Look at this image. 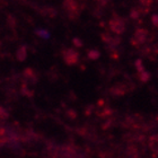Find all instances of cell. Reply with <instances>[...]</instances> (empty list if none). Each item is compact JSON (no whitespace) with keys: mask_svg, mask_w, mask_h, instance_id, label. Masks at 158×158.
Returning <instances> with one entry per match:
<instances>
[{"mask_svg":"<svg viewBox=\"0 0 158 158\" xmlns=\"http://www.w3.org/2000/svg\"><path fill=\"white\" fill-rule=\"evenodd\" d=\"M149 31L146 28H137L133 33V36L131 39V45L135 46V49L141 48L142 45L147 44L149 37Z\"/></svg>","mask_w":158,"mask_h":158,"instance_id":"obj_1","label":"cell"},{"mask_svg":"<svg viewBox=\"0 0 158 158\" xmlns=\"http://www.w3.org/2000/svg\"><path fill=\"white\" fill-rule=\"evenodd\" d=\"M109 27H110V30L112 31L115 35H121V34H123L125 32V28H127L124 19H123L121 16L116 15V14H114L112 18L110 19Z\"/></svg>","mask_w":158,"mask_h":158,"instance_id":"obj_2","label":"cell"},{"mask_svg":"<svg viewBox=\"0 0 158 158\" xmlns=\"http://www.w3.org/2000/svg\"><path fill=\"white\" fill-rule=\"evenodd\" d=\"M62 58L68 66H75L79 62V52L75 49L62 50Z\"/></svg>","mask_w":158,"mask_h":158,"instance_id":"obj_3","label":"cell"},{"mask_svg":"<svg viewBox=\"0 0 158 158\" xmlns=\"http://www.w3.org/2000/svg\"><path fill=\"white\" fill-rule=\"evenodd\" d=\"M139 156H140V152L138 148L132 143L127 146V148H124L122 152V158H139Z\"/></svg>","mask_w":158,"mask_h":158,"instance_id":"obj_4","label":"cell"},{"mask_svg":"<svg viewBox=\"0 0 158 158\" xmlns=\"http://www.w3.org/2000/svg\"><path fill=\"white\" fill-rule=\"evenodd\" d=\"M148 148L152 152V155L154 158L158 157V133L152 135L148 139Z\"/></svg>","mask_w":158,"mask_h":158,"instance_id":"obj_5","label":"cell"},{"mask_svg":"<svg viewBox=\"0 0 158 158\" xmlns=\"http://www.w3.org/2000/svg\"><path fill=\"white\" fill-rule=\"evenodd\" d=\"M16 58L18 61H25L27 58V48L25 45H22L19 46L16 51Z\"/></svg>","mask_w":158,"mask_h":158,"instance_id":"obj_6","label":"cell"},{"mask_svg":"<svg viewBox=\"0 0 158 158\" xmlns=\"http://www.w3.org/2000/svg\"><path fill=\"white\" fill-rule=\"evenodd\" d=\"M138 78L139 80L141 82H147L150 80V78H152V75H150V73H148V71H142V73H138Z\"/></svg>","mask_w":158,"mask_h":158,"instance_id":"obj_7","label":"cell"},{"mask_svg":"<svg viewBox=\"0 0 158 158\" xmlns=\"http://www.w3.org/2000/svg\"><path fill=\"white\" fill-rule=\"evenodd\" d=\"M101 56V53H99L98 50H95V49H92L89 50L88 52H87V56H88L89 59L92 60H97Z\"/></svg>","mask_w":158,"mask_h":158,"instance_id":"obj_8","label":"cell"},{"mask_svg":"<svg viewBox=\"0 0 158 158\" xmlns=\"http://www.w3.org/2000/svg\"><path fill=\"white\" fill-rule=\"evenodd\" d=\"M9 118V112L8 110L5 109L3 106H0V121H6Z\"/></svg>","mask_w":158,"mask_h":158,"instance_id":"obj_9","label":"cell"},{"mask_svg":"<svg viewBox=\"0 0 158 158\" xmlns=\"http://www.w3.org/2000/svg\"><path fill=\"white\" fill-rule=\"evenodd\" d=\"M135 67L138 73H142V71H145V66H143V62H142V59H137L135 61Z\"/></svg>","mask_w":158,"mask_h":158,"instance_id":"obj_10","label":"cell"},{"mask_svg":"<svg viewBox=\"0 0 158 158\" xmlns=\"http://www.w3.org/2000/svg\"><path fill=\"white\" fill-rule=\"evenodd\" d=\"M35 33H36L37 36H40L41 39H44V40L50 39V36H51L49 32H48V31H45V30H37Z\"/></svg>","mask_w":158,"mask_h":158,"instance_id":"obj_11","label":"cell"},{"mask_svg":"<svg viewBox=\"0 0 158 158\" xmlns=\"http://www.w3.org/2000/svg\"><path fill=\"white\" fill-rule=\"evenodd\" d=\"M66 115L68 116L71 121H73V120H76L77 116H78V114H77V112H75L73 110H68V111L66 112Z\"/></svg>","mask_w":158,"mask_h":158,"instance_id":"obj_12","label":"cell"},{"mask_svg":"<svg viewBox=\"0 0 158 158\" xmlns=\"http://www.w3.org/2000/svg\"><path fill=\"white\" fill-rule=\"evenodd\" d=\"M73 45L76 46V48H81L82 45H84V43H82V41L80 39H78V37H75V39L73 40Z\"/></svg>","mask_w":158,"mask_h":158,"instance_id":"obj_13","label":"cell"},{"mask_svg":"<svg viewBox=\"0 0 158 158\" xmlns=\"http://www.w3.org/2000/svg\"><path fill=\"white\" fill-rule=\"evenodd\" d=\"M152 24L156 27V28H158V14L152 15Z\"/></svg>","mask_w":158,"mask_h":158,"instance_id":"obj_14","label":"cell"}]
</instances>
